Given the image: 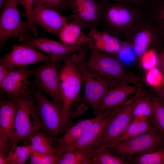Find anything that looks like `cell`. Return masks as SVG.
I'll return each instance as SVG.
<instances>
[{"label":"cell","instance_id":"1","mask_svg":"<svg viewBox=\"0 0 164 164\" xmlns=\"http://www.w3.org/2000/svg\"><path fill=\"white\" fill-rule=\"evenodd\" d=\"M99 0L101 31L123 42L147 17L143 7L128 2Z\"/></svg>","mask_w":164,"mask_h":164},{"label":"cell","instance_id":"2","mask_svg":"<svg viewBox=\"0 0 164 164\" xmlns=\"http://www.w3.org/2000/svg\"><path fill=\"white\" fill-rule=\"evenodd\" d=\"M33 90L16 97H8L14 101L16 109L14 125L9 138L11 148L20 141L24 143H28L30 137L41 129Z\"/></svg>","mask_w":164,"mask_h":164},{"label":"cell","instance_id":"3","mask_svg":"<svg viewBox=\"0 0 164 164\" xmlns=\"http://www.w3.org/2000/svg\"><path fill=\"white\" fill-rule=\"evenodd\" d=\"M80 50L70 56L71 60L82 77L84 85V95L79 100L80 104L87 103L97 116L101 113L102 100L107 91L118 84L102 78L92 72L86 63V51Z\"/></svg>","mask_w":164,"mask_h":164},{"label":"cell","instance_id":"4","mask_svg":"<svg viewBox=\"0 0 164 164\" xmlns=\"http://www.w3.org/2000/svg\"><path fill=\"white\" fill-rule=\"evenodd\" d=\"M89 50L90 54L86 63L93 73L118 84H130L142 87L141 79L126 70L117 53Z\"/></svg>","mask_w":164,"mask_h":164},{"label":"cell","instance_id":"5","mask_svg":"<svg viewBox=\"0 0 164 164\" xmlns=\"http://www.w3.org/2000/svg\"><path fill=\"white\" fill-rule=\"evenodd\" d=\"M70 56L63 60L59 70V87L65 126L71 116L70 110L72 104L80 98L79 94L83 84L81 75Z\"/></svg>","mask_w":164,"mask_h":164},{"label":"cell","instance_id":"6","mask_svg":"<svg viewBox=\"0 0 164 164\" xmlns=\"http://www.w3.org/2000/svg\"><path fill=\"white\" fill-rule=\"evenodd\" d=\"M124 42L131 47L136 56H142L150 47L159 53L164 47V36L148 17L138 26Z\"/></svg>","mask_w":164,"mask_h":164},{"label":"cell","instance_id":"7","mask_svg":"<svg viewBox=\"0 0 164 164\" xmlns=\"http://www.w3.org/2000/svg\"><path fill=\"white\" fill-rule=\"evenodd\" d=\"M17 0H5L0 16V47L9 39H19L30 35L28 21L21 19Z\"/></svg>","mask_w":164,"mask_h":164},{"label":"cell","instance_id":"8","mask_svg":"<svg viewBox=\"0 0 164 164\" xmlns=\"http://www.w3.org/2000/svg\"><path fill=\"white\" fill-rule=\"evenodd\" d=\"M60 67L59 63L50 59L39 63L35 67L30 68L35 78L32 82L35 88L48 94L63 112L59 83Z\"/></svg>","mask_w":164,"mask_h":164},{"label":"cell","instance_id":"9","mask_svg":"<svg viewBox=\"0 0 164 164\" xmlns=\"http://www.w3.org/2000/svg\"><path fill=\"white\" fill-rule=\"evenodd\" d=\"M32 92L38 108L41 129L57 142L58 135L65 127L63 112L53 101L47 99L41 91L35 89Z\"/></svg>","mask_w":164,"mask_h":164},{"label":"cell","instance_id":"10","mask_svg":"<svg viewBox=\"0 0 164 164\" xmlns=\"http://www.w3.org/2000/svg\"><path fill=\"white\" fill-rule=\"evenodd\" d=\"M163 144L164 136L156 130L127 139L108 148L120 157L131 158L154 149Z\"/></svg>","mask_w":164,"mask_h":164},{"label":"cell","instance_id":"11","mask_svg":"<svg viewBox=\"0 0 164 164\" xmlns=\"http://www.w3.org/2000/svg\"><path fill=\"white\" fill-rule=\"evenodd\" d=\"M21 44L28 46L47 54L51 59L60 63L74 53L88 49L86 45H72L51 39L44 36L30 35L19 39Z\"/></svg>","mask_w":164,"mask_h":164},{"label":"cell","instance_id":"12","mask_svg":"<svg viewBox=\"0 0 164 164\" xmlns=\"http://www.w3.org/2000/svg\"><path fill=\"white\" fill-rule=\"evenodd\" d=\"M142 90V88H139L129 102L119 106L117 113L108 125L98 149H107L111 142L127 128L133 120V109Z\"/></svg>","mask_w":164,"mask_h":164},{"label":"cell","instance_id":"13","mask_svg":"<svg viewBox=\"0 0 164 164\" xmlns=\"http://www.w3.org/2000/svg\"><path fill=\"white\" fill-rule=\"evenodd\" d=\"M119 106L102 112L101 116L87 128L78 140L71 145L76 149H85L91 152L97 149L108 125L117 113Z\"/></svg>","mask_w":164,"mask_h":164},{"label":"cell","instance_id":"14","mask_svg":"<svg viewBox=\"0 0 164 164\" xmlns=\"http://www.w3.org/2000/svg\"><path fill=\"white\" fill-rule=\"evenodd\" d=\"M73 18L88 29L101 25V4L99 0H67Z\"/></svg>","mask_w":164,"mask_h":164},{"label":"cell","instance_id":"15","mask_svg":"<svg viewBox=\"0 0 164 164\" xmlns=\"http://www.w3.org/2000/svg\"><path fill=\"white\" fill-rule=\"evenodd\" d=\"M37 49L22 45H14L11 51L0 59V64L12 71L15 68L39 63L50 59Z\"/></svg>","mask_w":164,"mask_h":164},{"label":"cell","instance_id":"16","mask_svg":"<svg viewBox=\"0 0 164 164\" xmlns=\"http://www.w3.org/2000/svg\"><path fill=\"white\" fill-rule=\"evenodd\" d=\"M31 75H32V71L27 66L17 68L0 83V88L10 98L19 97L36 89L32 82L29 80Z\"/></svg>","mask_w":164,"mask_h":164},{"label":"cell","instance_id":"17","mask_svg":"<svg viewBox=\"0 0 164 164\" xmlns=\"http://www.w3.org/2000/svg\"><path fill=\"white\" fill-rule=\"evenodd\" d=\"M30 19L33 25L36 23L58 37L60 31L68 20V17L63 16L58 12L40 6L33 9Z\"/></svg>","mask_w":164,"mask_h":164},{"label":"cell","instance_id":"18","mask_svg":"<svg viewBox=\"0 0 164 164\" xmlns=\"http://www.w3.org/2000/svg\"><path fill=\"white\" fill-rule=\"evenodd\" d=\"M14 101L7 97L0 102V152L7 155L11 149L9 138L13 127L16 113Z\"/></svg>","mask_w":164,"mask_h":164},{"label":"cell","instance_id":"19","mask_svg":"<svg viewBox=\"0 0 164 164\" xmlns=\"http://www.w3.org/2000/svg\"><path fill=\"white\" fill-rule=\"evenodd\" d=\"M88 30L87 36L89 40L86 44L88 50L118 54L125 44L124 42L106 32L99 31L96 28Z\"/></svg>","mask_w":164,"mask_h":164},{"label":"cell","instance_id":"20","mask_svg":"<svg viewBox=\"0 0 164 164\" xmlns=\"http://www.w3.org/2000/svg\"><path fill=\"white\" fill-rule=\"evenodd\" d=\"M141 87L135 85L123 83L118 84L111 87L102 100L101 113L123 104L130 96Z\"/></svg>","mask_w":164,"mask_h":164},{"label":"cell","instance_id":"21","mask_svg":"<svg viewBox=\"0 0 164 164\" xmlns=\"http://www.w3.org/2000/svg\"><path fill=\"white\" fill-rule=\"evenodd\" d=\"M55 148L57 164H93L92 152L87 150L76 149L72 145H57Z\"/></svg>","mask_w":164,"mask_h":164},{"label":"cell","instance_id":"22","mask_svg":"<svg viewBox=\"0 0 164 164\" xmlns=\"http://www.w3.org/2000/svg\"><path fill=\"white\" fill-rule=\"evenodd\" d=\"M82 28L72 15H70L68 17V22L60 31L58 38L61 42L67 44L85 45L89 39L83 32Z\"/></svg>","mask_w":164,"mask_h":164},{"label":"cell","instance_id":"23","mask_svg":"<svg viewBox=\"0 0 164 164\" xmlns=\"http://www.w3.org/2000/svg\"><path fill=\"white\" fill-rule=\"evenodd\" d=\"M156 130H158L153 120L146 118H133L125 131L113 140L108 148L127 139Z\"/></svg>","mask_w":164,"mask_h":164},{"label":"cell","instance_id":"24","mask_svg":"<svg viewBox=\"0 0 164 164\" xmlns=\"http://www.w3.org/2000/svg\"><path fill=\"white\" fill-rule=\"evenodd\" d=\"M102 113L92 118L82 120L67 129L63 135L58 138L57 145L66 146L74 143L87 128L101 116Z\"/></svg>","mask_w":164,"mask_h":164},{"label":"cell","instance_id":"25","mask_svg":"<svg viewBox=\"0 0 164 164\" xmlns=\"http://www.w3.org/2000/svg\"><path fill=\"white\" fill-rule=\"evenodd\" d=\"M153 106L150 94L143 90L134 107L133 119L146 118L152 120Z\"/></svg>","mask_w":164,"mask_h":164},{"label":"cell","instance_id":"26","mask_svg":"<svg viewBox=\"0 0 164 164\" xmlns=\"http://www.w3.org/2000/svg\"><path fill=\"white\" fill-rule=\"evenodd\" d=\"M146 10L148 17L164 36V0H152Z\"/></svg>","mask_w":164,"mask_h":164},{"label":"cell","instance_id":"27","mask_svg":"<svg viewBox=\"0 0 164 164\" xmlns=\"http://www.w3.org/2000/svg\"><path fill=\"white\" fill-rule=\"evenodd\" d=\"M28 143H29L32 149L35 151L46 155L55 154V148L45 134L39 131L30 137Z\"/></svg>","mask_w":164,"mask_h":164},{"label":"cell","instance_id":"28","mask_svg":"<svg viewBox=\"0 0 164 164\" xmlns=\"http://www.w3.org/2000/svg\"><path fill=\"white\" fill-rule=\"evenodd\" d=\"M136 164H164V144L149 151L132 157Z\"/></svg>","mask_w":164,"mask_h":164},{"label":"cell","instance_id":"29","mask_svg":"<svg viewBox=\"0 0 164 164\" xmlns=\"http://www.w3.org/2000/svg\"><path fill=\"white\" fill-rule=\"evenodd\" d=\"M93 164H125L130 162L116 156L108 149H98L92 152Z\"/></svg>","mask_w":164,"mask_h":164},{"label":"cell","instance_id":"30","mask_svg":"<svg viewBox=\"0 0 164 164\" xmlns=\"http://www.w3.org/2000/svg\"><path fill=\"white\" fill-rule=\"evenodd\" d=\"M32 149L29 143H24L22 146L16 145L11 148L7 155L10 164H25L30 157Z\"/></svg>","mask_w":164,"mask_h":164},{"label":"cell","instance_id":"31","mask_svg":"<svg viewBox=\"0 0 164 164\" xmlns=\"http://www.w3.org/2000/svg\"><path fill=\"white\" fill-rule=\"evenodd\" d=\"M153 106V120L157 129L164 136V100L151 95Z\"/></svg>","mask_w":164,"mask_h":164},{"label":"cell","instance_id":"32","mask_svg":"<svg viewBox=\"0 0 164 164\" xmlns=\"http://www.w3.org/2000/svg\"><path fill=\"white\" fill-rule=\"evenodd\" d=\"M67 0H36L32 9L37 6H40L61 12L67 8Z\"/></svg>","mask_w":164,"mask_h":164},{"label":"cell","instance_id":"33","mask_svg":"<svg viewBox=\"0 0 164 164\" xmlns=\"http://www.w3.org/2000/svg\"><path fill=\"white\" fill-rule=\"evenodd\" d=\"M29 158V164H57L58 160L57 157L55 154H44L32 149Z\"/></svg>","mask_w":164,"mask_h":164},{"label":"cell","instance_id":"34","mask_svg":"<svg viewBox=\"0 0 164 164\" xmlns=\"http://www.w3.org/2000/svg\"><path fill=\"white\" fill-rule=\"evenodd\" d=\"M36 0H17L19 5H21L24 8L26 16L29 22L31 29L33 32L36 31L35 27L32 23L30 14Z\"/></svg>","mask_w":164,"mask_h":164},{"label":"cell","instance_id":"35","mask_svg":"<svg viewBox=\"0 0 164 164\" xmlns=\"http://www.w3.org/2000/svg\"><path fill=\"white\" fill-rule=\"evenodd\" d=\"M108 1L125 2L132 3L138 6L144 7L147 4V0H105Z\"/></svg>","mask_w":164,"mask_h":164},{"label":"cell","instance_id":"36","mask_svg":"<svg viewBox=\"0 0 164 164\" xmlns=\"http://www.w3.org/2000/svg\"><path fill=\"white\" fill-rule=\"evenodd\" d=\"M12 71L9 70L4 65L0 64V83Z\"/></svg>","mask_w":164,"mask_h":164},{"label":"cell","instance_id":"37","mask_svg":"<svg viewBox=\"0 0 164 164\" xmlns=\"http://www.w3.org/2000/svg\"><path fill=\"white\" fill-rule=\"evenodd\" d=\"M10 162L5 155L0 153V164H9Z\"/></svg>","mask_w":164,"mask_h":164},{"label":"cell","instance_id":"38","mask_svg":"<svg viewBox=\"0 0 164 164\" xmlns=\"http://www.w3.org/2000/svg\"><path fill=\"white\" fill-rule=\"evenodd\" d=\"M160 68L164 71V59H158Z\"/></svg>","mask_w":164,"mask_h":164},{"label":"cell","instance_id":"39","mask_svg":"<svg viewBox=\"0 0 164 164\" xmlns=\"http://www.w3.org/2000/svg\"><path fill=\"white\" fill-rule=\"evenodd\" d=\"M158 59H164V47L162 50L158 53Z\"/></svg>","mask_w":164,"mask_h":164},{"label":"cell","instance_id":"40","mask_svg":"<svg viewBox=\"0 0 164 164\" xmlns=\"http://www.w3.org/2000/svg\"><path fill=\"white\" fill-rule=\"evenodd\" d=\"M159 96L164 100V83L160 91L159 92Z\"/></svg>","mask_w":164,"mask_h":164},{"label":"cell","instance_id":"41","mask_svg":"<svg viewBox=\"0 0 164 164\" xmlns=\"http://www.w3.org/2000/svg\"><path fill=\"white\" fill-rule=\"evenodd\" d=\"M5 0H0V9H2L5 4Z\"/></svg>","mask_w":164,"mask_h":164}]
</instances>
